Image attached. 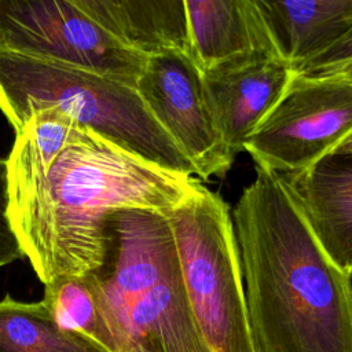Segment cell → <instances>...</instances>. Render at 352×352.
<instances>
[{"label": "cell", "mask_w": 352, "mask_h": 352, "mask_svg": "<svg viewBox=\"0 0 352 352\" xmlns=\"http://www.w3.org/2000/svg\"><path fill=\"white\" fill-rule=\"evenodd\" d=\"M7 161V213L37 278L98 272L120 209L166 213L197 179L158 168L55 107L34 110Z\"/></svg>", "instance_id": "1"}, {"label": "cell", "mask_w": 352, "mask_h": 352, "mask_svg": "<svg viewBox=\"0 0 352 352\" xmlns=\"http://www.w3.org/2000/svg\"><path fill=\"white\" fill-rule=\"evenodd\" d=\"M254 352H352V280L283 179L256 165L232 212Z\"/></svg>", "instance_id": "2"}, {"label": "cell", "mask_w": 352, "mask_h": 352, "mask_svg": "<svg viewBox=\"0 0 352 352\" xmlns=\"http://www.w3.org/2000/svg\"><path fill=\"white\" fill-rule=\"evenodd\" d=\"M43 107L60 110L158 168L197 176L136 85L85 67L0 50V111L8 124L18 132Z\"/></svg>", "instance_id": "3"}, {"label": "cell", "mask_w": 352, "mask_h": 352, "mask_svg": "<svg viewBox=\"0 0 352 352\" xmlns=\"http://www.w3.org/2000/svg\"><path fill=\"white\" fill-rule=\"evenodd\" d=\"M195 320L213 352H254L228 204L199 182L166 212Z\"/></svg>", "instance_id": "4"}, {"label": "cell", "mask_w": 352, "mask_h": 352, "mask_svg": "<svg viewBox=\"0 0 352 352\" xmlns=\"http://www.w3.org/2000/svg\"><path fill=\"white\" fill-rule=\"evenodd\" d=\"M0 50L85 67L132 85L148 55L70 0H0Z\"/></svg>", "instance_id": "5"}, {"label": "cell", "mask_w": 352, "mask_h": 352, "mask_svg": "<svg viewBox=\"0 0 352 352\" xmlns=\"http://www.w3.org/2000/svg\"><path fill=\"white\" fill-rule=\"evenodd\" d=\"M352 131V82L340 73L296 72L245 143L254 164L275 173L300 172Z\"/></svg>", "instance_id": "6"}, {"label": "cell", "mask_w": 352, "mask_h": 352, "mask_svg": "<svg viewBox=\"0 0 352 352\" xmlns=\"http://www.w3.org/2000/svg\"><path fill=\"white\" fill-rule=\"evenodd\" d=\"M153 117L170 136L197 177H223L232 165L216 125L202 70L190 52L164 48L147 55L136 82Z\"/></svg>", "instance_id": "7"}, {"label": "cell", "mask_w": 352, "mask_h": 352, "mask_svg": "<svg viewBox=\"0 0 352 352\" xmlns=\"http://www.w3.org/2000/svg\"><path fill=\"white\" fill-rule=\"evenodd\" d=\"M296 70L276 54H253L202 70L208 100L228 153L235 158L278 102Z\"/></svg>", "instance_id": "8"}, {"label": "cell", "mask_w": 352, "mask_h": 352, "mask_svg": "<svg viewBox=\"0 0 352 352\" xmlns=\"http://www.w3.org/2000/svg\"><path fill=\"white\" fill-rule=\"evenodd\" d=\"M279 176L320 245L344 271L351 274L352 153H330L300 172Z\"/></svg>", "instance_id": "9"}, {"label": "cell", "mask_w": 352, "mask_h": 352, "mask_svg": "<svg viewBox=\"0 0 352 352\" xmlns=\"http://www.w3.org/2000/svg\"><path fill=\"white\" fill-rule=\"evenodd\" d=\"M110 329L118 352L138 341L153 352H213L191 311L179 263L116 316Z\"/></svg>", "instance_id": "10"}, {"label": "cell", "mask_w": 352, "mask_h": 352, "mask_svg": "<svg viewBox=\"0 0 352 352\" xmlns=\"http://www.w3.org/2000/svg\"><path fill=\"white\" fill-rule=\"evenodd\" d=\"M183 8L201 70L253 54L279 55L252 0H183Z\"/></svg>", "instance_id": "11"}, {"label": "cell", "mask_w": 352, "mask_h": 352, "mask_svg": "<svg viewBox=\"0 0 352 352\" xmlns=\"http://www.w3.org/2000/svg\"><path fill=\"white\" fill-rule=\"evenodd\" d=\"M282 59L298 70L352 29V0H252Z\"/></svg>", "instance_id": "12"}, {"label": "cell", "mask_w": 352, "mask_h": 352, "mask_svg": "<svg viewBox=\"0 0 352 352\" xmlns=\"http://www.w3.org/2000/svg\"><path fill=\"white\" fill-rule=\"evenodd\" d=\"M0 352H107L60 327L44 301L0 300Z\"/></svg>", "instance_id": "13"}, {"label": "cell", "mask_w": 352, "mask_h": 352, "mask_svg": "<svg viewBox=\"0 0 352 352\" xmlns=\"http://www.w3.org/2000/svg\"><path fill=\"white\" fill-rule=\"evenodd\" d=\"M43 301L60 327L107 352H118L103 315L92 274L62 276L44 285Z\"/></svg>", "instance_id": "14"}, {"label": "cell", "mask_w": 352, "mask_h": 352, "mask_svg": "<svg viewBox=\"0 0 352 352\" xmlns=\"http://www.w3.org/2000/svg\"><path fill=\"white\" fill-rule=\"evenodd\" d=\"M122 14L132 43L150 54L177 48L191 54L183 0H111Z\"/></svg>", "instance_id": "15"}, {"label": "cell", "mask_w": 352, "mask_h": 352, "mask_svg": "<svg viewBox=\"0 0 352 352\" xmlns=\"http://www.w3.org/2000/svg\"><path fill=\"white\" fill-rule=\"evenodd\" d=\"M352 62V29L326 51L320 52L298 70L308 76L331 74Z\"/></svg>", "instance_id": "16"}, {"label": "cell", "mask_w": 352, "mask_h": 352, "mask_svg": "<svg viewBox=\"0 0 352 352\" xmlns=\"http://www.w3.org/2000/svg\"><path fill=\"white\" fill-rule=\"evenodd\" d=\"M7 161L0 158V268L25 258L7 213Z\"/></svg>", "instance_id": "17"}, {"label": "cell", "mask_w": 352, "mask_h": 352, "mask_svg": "<svg viewBox=\"0 0 352 352\" xmlns=\"http://www.w3.org/2000/svg\"><path fill=\"white\" fill-rule=\"evenodd\" d=\"M91 18L99 22L103 28L118 36L120 38L132 43L126 22L111 0H70ZM133 44V43H132ZM135 45V44H133Z\"/></svg>", "instance_id": "18"}, {"label": "cell", "mask_w": 352, "mask_h": 352, "mask_svg": "<svg viewBox=\"0 0 352 352\" xmlns=\"http://www.w3.org/2000/svg\"><path fill=\"white\" fill-rule=\"evenodd\" d=\"M331 153H338V154L352 153V131L333 148Z\"/></svg>", "instance_id": "19"}, {"label": "cell", "mask_w": 352, "mask_h": 352, "mask_svg": "<svg viewBox=\"0 0 352 352\" xmlns=\"http://www.w3.org/2000/svg\"><path fill=\"white\" fill-rule=\"evenodd\" d=\"M124 352H153V351H151L144 342L138 341V342L129 344V345L125 348Z\"/></svg>", "instance_id": "20"}, {"label": "cell", "mask_w": 352, "mask_h": 352, "mask_svg": "<svg viewBox=\"0 0 352 352\" xmlns=\"http://www.w3.org/2000/svg\"><path fill=\"white\" fill-rule=\"evenodd\" d=\"M336 73H340V74H342L344 77H346L351 82H352V62L349 63V65H346V66H344L342 69H340L338 72H336ZM333 74V73H331Z\"/></svg>", "instance_id": "21"}, {"label": "cell", "mask_w": 352, "mask_h": 352, "mask_svg": "<svg viewBox=\"0 0 352 352\" xmlns=\"http://www.w3.org/2000/svg\"><path fill=\"white\" fill-rule=\"evenodd\" d=\"M349 275H351V280H352V272H351V274H349Z\"/></svg>", "instance_id": "22"}]
</instances>
